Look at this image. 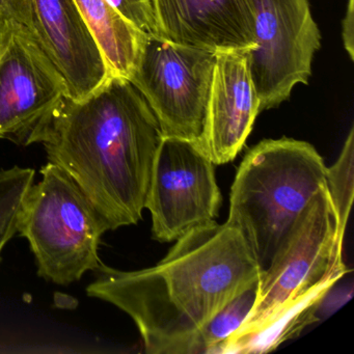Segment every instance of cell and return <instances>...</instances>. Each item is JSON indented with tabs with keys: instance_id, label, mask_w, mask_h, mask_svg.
I'll use <instances>...</instances> for the list:
<instances>
[{
	"instance_id": "1",
	"label": "cell",
	"mask_w": 354,
	"mask_h": 354,
	"mask_svg": "<svg viewBox=\"0 0 354 354\" xmlns=\"http://www.w3.org/2000/svg\"><path fill=\"white\" fill-rule=\"evenodd\" d=\"M90 297L131 317L150 354H189L201 329L260 277L239 230L216 221L177 240L156 266L122 271L101 265Z\"/></svg>"
},
{
	"instance_id": "2",
	"label": "cell",
	"mask_w": 354,
	"mask_h": 354,
	"mask_svg": "<svg viewBox=\"0 0 354 354\" xmlns=\"http://www.w3.org/2000/svg\"><path fill=\"white\" fill-rule=\"evenodd\" d=\"M162 138L142 93L127 78L113 75L82 100L65 97L36 144L77 183L113 231L142 219Z\"/></svg>"
},
{
	"instance_id": "3",
	"label": "cell",
	"mask_w": 354,
	"mask_h": 354,
	"mask_svg": "<svg viewBox=\"0 0 354 354\" xmlns=\"http://www.w3.org/2000/svg\"><path fill=\"white\" fill-rule=\"evenodd\" d=\"M343 241L328 189L323 186L270 266L261 272L252 312L218 354L265 353L317 322L323 296L349 272L343 261Z\"/></svg>"
},
{
	"instance_id": "4",
	"label": "cell",
	"mask_w": 354,
	"mask_h": 354,
	"mask_svg": "<svg viewBox=\"0 0 354 354\" xmlns=\"http://www.w3.org/2000/svg\"><path fill=\"white\" fill-rule=\"evenodd\" d=\"M325 175L315 147L293 138L262 140L244 157L232 185L227 221L239 230L262 272L326 185Z\"/></svg>"
},
{
	"instance_id": "5",
	"label": "cell",
	"mask_w": 354,
	"mask_h": 354,
	"mask_svg": "<svg viewBox=\"0 0 354 354\" xmlns=\"http://www.w3.org/2000/svg\"><path fill=\"white\" fill-rule=\"evenodd\" d=\"M41 175L22 200L17 232L30 243L38 274L57 285H70L88 271L100 269L98 248L109 227L62 167L48 162Z\"/></svg>"
},
{
	"instance_id": "6",
	"label": "cell",
	"mask_w": 354,
	"mask_h": 354,
	"mask_svg": "<svg viewBox=\"0 0 354 354\" xmlns=\"http://www.w3.org/2000/svg\"><path fill=\"white\" fill-rule=\"evenodd\" d=\"M214 65L213 51L148 37L128 80L150 105L163 138L201 149Z\"/></svg>"
},
{
	"instance_id": "7",
	"label": "cell",
	"mask_w": 354,
	"mask_h": 354,
	"mask_svg": "<svg viewBox=\"0 0 354 354\" xmlns=\"http://www.w3.org/2000/svg\"><path fill=\"white\" fill-rule=\"evenodd\" d=\"M65 97V80L32 28L0 20V140L36 144Z\"/></svg>"
},
{
	"instance_id": "8",
	"label": "cell",
	"mask_w": 354,
	"mask_h": 354,
	"mask_svg": "<svg viewBox=\"0 0 354 354\" xmlns=\"http://www.w3.org/2000/svg\"><path fill=\"white\" fill-rule=\"evenodd\" d=\"M257 48L248 67L260 111L275 109L291 96L296 84H308L320 49V30L308 0H254Z\"/></svg>"
},
{
	"instance_id": "9",
	"label": "cell",
	"mask_w": 354,
	"mask_h": 354,
	"mask_svg": "<svg viewBox=\"0 0 354 354\" xmlns=\"http://www.w3.org/2000/svg\"><path fill=\"white\" fill-rule=\"evenodd\" d=\"M214 165L194 142L162 138L146 203L154 239L177 241L194 227L215 221L221 194Z\"/></svg>"
},
{
	"instance_id": "10",
	"label": "cell",
	"mask_w": 354,
	"mask_h": 354,
	"mask_svg": "<svg viewBox=\"0 0 354 354\" xmlns=\"http://www.w3.org/2000/svg\"><path fill=\"white\" fill-rule=\"evenodd\" d=\"M32 32L67 86L82 100L113 74L74 0H32Z\"/></svg>"
},
{
	"instance_id": "11",
	"label": "cell",
	"mask_w": 354,
	"mask_h": 354,
	"mask_svg": "<svg viewBox=\"0 0 354 354\" xmlns=\"http://www.w3.org/2000/svg\"><path fill=\"white\" fill-rule=\"evenodd\" d=\"M250 50L215 53V65L201 149L215 165L234 160L260 111L250 67Z\"/></svg>"
},
{
	"instance_id": "12",
	"label": "cell",
	"mask_w": 354,
	"mask_h": 354,
	"mask_svg": "<svg viewBox=\"0 0 354 354\" xmlns=\"http://www.w3.org/2000/svg\"><path fill=\"white\" fill-rule=\"evenodd\" d=\"M159 38L219 53L252 50L254 0H153Z\"/></svg>"
},
{
	"instance_id": "13",
	"label": "cell",
	"mask_w": 354,
	"mask_h": 354,
	"mask_svg": "<svg viewBox=\"0 0 354 354\" xmlns=\"http://www.w3.org/2000/svg\"><path fill=\"white\" fill-rule=\"evenodd\" d=\"M96 38L113 75L129 80L148 35L124 19L107 0H74Z\"/></svg>"
},
{
	"instance_id": "14",
	"label": "cell",
	"mask_w": 354,
	"mask_h": 354,
	"mask_svg": "<svg viewBox=\"0 0 354 354\" xmlns=\"http://www.w3.org/2000/svg\"><path fill=\"white\" fill-rule=\"evenodd\" d=\"M260 277L223 306L194 337L189 354H218L221 346L243 324L258 298Z\"/></svg>"
},
{
	"instance_id": "15",
	"label": "cell",
	"mask_w": 354,
	"mask_h": 354,
	"mask_svg": "<svg viewBox=\"0 0 354 354\" xmlns=\"http://www.w3.org/2000/svg\"><path fill=\"white\" fill-rule=\"evenodd\" d=\"M326 187L335 208L339 232L345 236L346 227L353 202L354 190V129L351 128L347 140L335 165L326 167Z\"/></svg>"
},
{
	"instance_id": "16",
	"label": "cell",
	"mask_w": 354,
	"mask_h": 354,
	"mask_svg": "<svg viewBox=\"0 0 354 354\" xmlns=\"http://www.w3.org/2000/svg\"><path fill=\"white\" fill-rule=\"evenodd\" d=\"M109 5L128 22L151 37L158 36L153 0H107Z\"/></svg>"
},
{
	"instance_id": "17",
	"label": "cell",
	"mask_w": 354,
	"mask_h": 354,
	"mask_svg": "<svg viewBox=\"0 0 354 354\" xmlns=\"http://www.w3.org/2000/svg\"><path fill=\"white\" fill-rule=\"evenodd\" d=\"M337 283L329 288L328 291L324 294L322 299H321L318 310H317L318 321L331 316L344 304H347L353 295V286H352V283L337 287Z\"/></svg>"
},
{
	"instance_id": "18",
	"label": "cell",
	"mask_w": 354,
	"mask_h": 354,
	"mask_svg": "<svg viewBox=\"0 0 354 354\" xmlns=\"http://www.w3.org/2000/svg\"><path fill=\"white\" fill-rule=\"evenodd\" d=\"M0 20H15L32 30V0H0Z\"/></svg>"
},
{
	"instance_id": "19",
	"label": "cell",
	"mask_w": 354,
	"mask_h": 354,
	"mask_svg": "<svg viewBox=\"0 0 354 354\" xmlns=\"http://www.w3.org/2000/svg\"><path fill=\"white\" fill-rule=\"evenodd\" d=\"M353 0H348L345 19L343 21V41L350 59H353Z\"/></svg>"
}]
</instances>
